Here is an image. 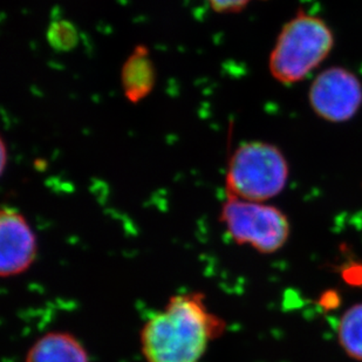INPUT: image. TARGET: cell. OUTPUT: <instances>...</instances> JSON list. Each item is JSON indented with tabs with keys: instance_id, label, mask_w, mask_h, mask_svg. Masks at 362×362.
<instances>
[{
	"instance_id": "6da1fadb",
	"label": "cell",
	"mask_w": 362,
	"mask_h": 362,
	"mask_svg": "<svg viewBox=\"0 0 362 362\" xmlns=\"http://www.w3.org/2000/svg\"><path fill=\"white\" fill-rule=\"evenodd\" d=\"M226 329V322L208 308L204 294L177 293L144 322L141 351L147 362H199Z\"/></svg>"
},
{
	"instance_id": "7a4b0ae2",
	"label": "cell",
	"mask_w": 362,
	"mask_h": 362,
	"mask_svg": "<svg viewBox=\"0 0 362 362\" xmlns=\"http://www.w3.org/2000/svg\"><path fill=\"white\" fill-rule=\"evenodd\" d=\"M333 47L334 35L326 21L298 11L284 25L271 52V76L283 85L303 81L328 58Z\"/></svg>"
},
{
	"instance_id": "3957f363",
	"label": "cell",
	"mask_w": 362,
	"mask_h": 362,
	"mask_svg": "<svg viewBox=\"0 0 362 362\" xmlns=\"http://www.w3.org/2000/svg\"><path fill=\"white\" fill-rule=\"evenodd\" d=\"M288 174V163L279 148L262 141L245 142L228 163L226 195L263 203L283 192Z\"/></svg>"
},
{
	"instance_id": "277c9868",
	"label": "cell",
	"mask_w": 362,
	"mask_h": 362,
	"mask_svg": "<svg viewBox=\"0 0 362 362\" xmlns=\"http://www.w3.org/2000/svg\"><path fill=\"white\" fill-rule=\"evenodd\" d=\"M219 221L230 238L238 245H249L260 253L281 249L290 236V223L279 209L259 202L228 196Z\"/></svg>"
},
{
	"instance_id": "5b68a950",
	"label": "cell",
	"mask_w": 362,
	"mask_h": 362,
	"mask_svg": "<svg viewBox=\"0 0 362 362\" xmlns=\"http://www.w3.org/2000/svg\"><path fill=\"white\" fill-rule=\"evenodd\" d=\"M308 101L312 110L322 120L347 122L361 108V81L349 69L329 67L312 82Z\"/></svg>"
},
{
	"instance_id": "8992f818",
	"label": "cell",
	"mask_w": 362,
	"mask_h": 362,
	"mask_svg": "<svg viewBox=\"0 0 362 362\" xmlns=\"http://www.w3.org/2000/svg\"><path fill=\"white\" fill-rule=\"evenodd\" d=\"M38 242L31 226L17 209L3 206L0 212V274L16 277L32 267Z\"/></svg>"
},
{
	"instance_id": "52a82bcc",
	"label": "cell",
	"mask_w": 362,
	"mask_h": 362,
	"mask_svg": "<svg viewBox=\"0 0 362 362\" xmlns=\"http://www.w3.org/2000/svg\"><path fill=\"white\" fill-rule=\"evenodd\" d=\"M25 362H89L81 342L69 332H49L28 349Z\"/></svg>"
},
{
	"instance_id": "ba28073f",
	"label": "cell",
	"mask_w": 362,
	"mask_h": 362,
	"mask_svg": "<svg viewBox=\"0 0 362 362\" xmlns=\"http://www.w3.org/2000/svg\"><path fill=\"white\" fill-rule=\"evenodd\" d=\"M155 69L147 47L137 46L127 59L121 72L123 92L130 103L144 100L155 85Z\"/></svg>"
},
{
	"instance_id": "9c48e42d",
	"label": "cell",
	"mask_w": 362,
	"mask_h": 362,
	"mask_svg": "<svg viewBox=\"0 0 362 362\" xmlns=\"http://www.w3.org/2000/svg\"><path fill=\"white\" fill-rule=\"evenodd\" d=\"M338 337L347 356L362 361V304L353 306L342 315Z\"/></svg>"
},
{
	"instance_id": "30bf717a",
	"label": "cell",
	"mask_w": 362,
	"mask_h": 362,
	"mask_svg": "<svg viewBox=\"0 0 362 362\" xmlns=\"http://www.w3.org/2000/svg\"><path fill=\"white\" fill-rule=\"evenodd\" d=\"M48 41L59 51H69L76 44V30L69 21H55L49 26L47 33Z\"/></svg>"
},
{
	"instance_id": "8fae6325",
	"label": "cell",
	"mask_w": 362,
	"mask_h": 362,
	"mask_svg": "<svg viewBox=\"0 0 362 362\" xmlns=\"http://www.w3.org/2000/svg\"><path fill=\"white\" fill-rule=\"evenodd\" d=\"M212 8L218 13H237L256 0H208Z\"/></svg>"
}]
</instances>
